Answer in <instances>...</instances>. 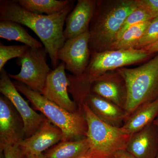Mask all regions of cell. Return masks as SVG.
<instances>
[{
    "label": "cell",
    "instance_id": "obj_1",
    "mask_svg": "<svg viewBox=\"0 0 158 158\" xmlns=\"http://www.w3.org/2000/svg\"><path fill=\"white\" fill-rule=\"evenodd\" d=\"M73 7L72 1L61 12L45 15L27 11L15 0H2L0 2V20L15 22L34 31L42 41L55 69L60 64L57 54L65 43L64 27Z\"/></svg>",
    "mask_w": 158,
    "mask_h": 158
},
{
    "label": "cell",
    "instance_id": "obj_2",
    "mask_svg": "<svg viewBox=\"0 0 158 158\" xmlns=\"http://www.w3.org/2000/svg\"><path fill=\"white\" fill-rule=\"evenodd\" d=\"M13 83L18 90L27 97L35 110L41 112L62 131L63 135L62 141H74L86 138L88 125L83 111L69 112L23 83L17 81Z\"/></svg>",
    "mask_w": 158,
    "mask_h": 158
},
{
    "label": "cell",
    "instance_id": "obj_3",
    "mask_svg": "<svg viewBox=\"0 0 158 158\" xmlns=\"http://www.w3.org/2000/svg\"><path fill=\"white\" fill-rule=\"evenodd\" d=\"M138 7L137 1H121L107 11L103 10L97 2L89 29L91 52L111 49L125 20Z\"/></svg>",
    "mask_w": 158,
    "mask_h": 158
},
{
    "label": "cell",
    "instance_id": "obj_4",
    "mask_svg": "<svg viewBox=\"0 0 158 158\" xmlns=\"http://www.w3.org/2000/svg\"><path fill=\"white\" fill-rule=\"evenodd\" d=\"M88 125L86 138L89 158H113L119 151L126 149L131 135L122 127L110 125L99 119L86 102L81 107Z\"/></svg>",
    "mask_w": 158,
    "mask_h": 158
},
{
    "label": "cell",
    "instance_id": "obj_5",
    "mask_svg": "<svg viewBox=\"0 0 158 158\" xmlns=\"http://www.w3.org/2000/svg\"><path fill=\"white\" fill-rule=\"evenodd\" d=\"M127 89L124 110L128 117L142 105L158 98V52L144 65L133 69L120 68Z\"/></svg>",
    "mask_w": 158,
    "mask_h": 158
},
{
    "label": "cell",
    "instance_id": "obj_6",
    "mask_svg": "<svg viewBox=\"0 0 158 158\" xmlns=\"http://www.w3.org/2000/svg\"><path fill=\"white\" fill-rule=\"evenodd\" d=\"M150 56L142 49L92 52L90 62L84 73L79 77L72 76V80L79 88L90 90L92 83L106 72L143 61Z\"/></svg>",
    "mask_w": 158,
    "mask_h": 158
},
{
    "label": "cell",
    "instance_id": "obj_7",
    "mask_svg": "<svg viewBox=\"0 0 158 158\" xmlns=\"http://www.w3.org/2000/svg\"><path fill=\"white\" fill-rule=\"evenodd\" d=\"M45 48H30L18 62L21 66L17 74H9L11 78L23 83L31 90L41 94L48 75L52 70L47 63Z\"/></svg>",
    "mask_w": 158,
    "mask_h": 158
},
{
    "label": "cell",
    "instance_id": "obj_8",
    "mask_svg": "<svg viewBox=\"0 0 158 158\" xmlns=\"http://www.w3.org/2000/svg\"><path fill=\"white\" fill-rule=\"evenodd\" d=\"M0 73V92L11 102L21 117L26 138L31 137L46 118L30 107L11 81L5 69L3 68Z\"/></svg>",
    "mask_w": 158,
    "mask_h": 158
},
{
    "label": "cell",
    "instance_id": "obj_9",
    "mask_svg": "<svg viewBox=\"0 0 158 158\" xmlns=\"http://www.w3.org/2000/svg\"><path fill=\"white\" fill-rule=\"evenodd\" d=\"M89 40L90 34L88 31L66 40L57 54L59 61L64 62L66 69L74 76L82 75L90 62L91 52Z\"/></svg>",
    "mask_w": 158,
    "mask_h": 158
},
{
    "label": "cell",
    "instance_id": "obj_10",
    "mask_svg": "<svg viewBox=\"0 0 158 158\" xmlns=\"http://www.w3.org/2000/svg\"><path fill=\"white\" fill-rule=\"evenodd\" d=\"M22 119L11 102L0 97V151L9 145L19 144L24 139Z\"/></svg>",
    "mask_w": 158,
    "mask_h": 158
},
{
    "label": "cell",
    "instance_id": "obj_11",
    "mask_svg": "<svg viewBox=\"0 0 158 158\" xmlns=\"http://www.w3.org/2000/svg\"><path fill=\"white\" fill-rule=\"evenodd\" d=\"M65 69V63L62 62L52 70L41 94L69 112L75 113L78 111L77 104L69 95V81Z\"/></svg>",
    "mask_w": 158,
    "mask_h": 158
},
{
    "label": "cell",
    "instance_id": "obj_12",
    "mask_svg": "<svg viewBox=\"0 0 158 158\" xmlns=\"http://www.w3.org/2000/svg\"><path fill=\"white\" fill-rule=\"evenodd\" d=\"M63 138L62 131L46 118L32 135L23 139L19 144L23 155L40 154L62 141Z\"/></svg>",
    "mask_w": 158,
    "mask_h": 158
},
{
    "label": "cell",
    "instance_id": "obj_13",
    "mask_svg": "<svg viewBox=\"0 0 158 158\" xmlns=\"http://www.w3.org/2000/svg\"><path fill=\"white\" fill-rule=\"evenodd\" d=\"M97 2L94 0H78L76 6L65 20L63 34L65 41L89 31Z\"/></svg>",
    "mask_w": 158,
    "mask_h": 158
},
{
    "label": "cell",
    "instance_id": "obj_14",
    "mask_svg": "<svg viewBox=\"0 0 158 158\" xmlns=\"http://www.w3.org/2000/svg\"><path fill=\"white\" fill-rule=\"evenodd\" d=\"M126 150L136 158H156L158 155V128L153 123L131 135Z\"/></svg>",
    "mask_w": 158,
    "mask_h": 158
},
{
    "label": "cell",
    "instance_id": "obj_15",
    "mask_svg": "<svg viewBox=\"0 0 158 158\" xmlns=\"http://www.w3.org/2000/svg\"><path fill=\"white\" fill-rule=\"evenodd\" d=\"M90 92L112 102L124 109L126 102L127 89L123 78L105 73L92 83Z\"/></svg>",
    "mask_w": 158,
    "mask_h": 158
},
{
    "label": "cell",
    "instance_id": "obj_16",
    "mask_svg": "<svg viewBox=\"0 0 158 158\" xmlns=\"http://www.w3.org/2000/svg\"><path fill=\"white\" fill-rule=\"evenodd\" d=\"M85 102L99 119L113 126L121 127L128 118L124 109L95 94L90 92Z\"/></svg>",
    "mask_w": 158,
    "mask_h": 158
},
{
    "label": "cell",
    "instance_id": "obj_17",
    "mask_svg": "<svg viewBox=\"0 0 158 158\" xmlns=\"http://www.w3.org/2000/svg\"><path fill=\"white\" fill-rule=\"evenodd\" d=\"M158 116V98L142 105L125 121L122 127L132 135L153 123Z\"/></svg>",
    "mask_w": 158,
    "mask_h": 158
},
{
    "label": "cell",
    "instance_id": "obj_18",
    "mask_svg": "<svg viewBox=\"0 0 158 158\" xmlns=\"http://www.w3.org/2000/svg\"><path fill=\"white\" fill-rule=\"evenodd\" d=\"M88 149L86 137L74 141H60L44 154L46 158H80L86 155Z\"/></svg>",
    "mask_w": 158,
    "mask_h": 158
},
{
    "label": "cell",
    "instance_id": "obj_19",
    "mask_svg": "<svg viewBox=\"0 0 158 158\" xmlns=\"http://www.w3.org/2000/svg\"><path fill=\"white\" fill-rule=\"evenodd\" d=\"M0 37L22 43L31 48H43L42 44L31 36L22 25L11 21H1Z\"/></svg>",
    "mask_w": 158,
    "mask_h": 158
},
{
    "label": "cell",
    "instance_id": "obj_20",
    "mask_svg": "<svg viewBox=\"0 0 158 158\" xmlns=\"http://www.w3.org/2000/svg\"><path fill=\"white\" fill-rule=\"evenodd\" d=\"M22 8L35 14L52 15L64 10L71 2L69 0H15Z\"/></svg>",
    "mask_w": 158,
    "mask_h": 158
},
{
    "label": "cell",
    "instance_id": "obj_21",
    "mask_svg": "<svg viewBox=\"0 0 158 158\" xmlns=\"http://www.w3.org/2000/svg\"><path fill=\"white\" fill-rule=\"evenodd\" d=\"M151 21L138 24L128 29L114 43L111 50L135 48L144 35Z\"/></svg>",
    "mask_w": 158,
    "mask_h": 158
},
{
    "label": "cell",
    "instance_id": "obj_22",
    "mask_svg": "<svg viewBox=\"0 0 158 158\" xmlns=\"http://www.w3.org/2000/svg\"><path fill=\"white\" fill-rule=\"evenodd\" d=\"M152 19V18L146 10L138 6V8L133 11L125 20L120 31L117 34L116 41L120 38L125 31L131 27Z\"/></svg>",
    "mask_w": 158,
    "mask_h": 158
},
{
    "label": "cell",
    "instance_id": "obj_23",
    "mask_svg": "<svg viewBox=\"0 0 158 158\" xmlns=\"http://www.w3.org/2000/svg\"><path fill=\"white\" fill-rule=\"evenodd\" d=\"M30 48L26 45L6 46L0 45V71L10 59L23 57Z\"/></svg>",
    "mask_w": 158,
    "mask_h": 158
},
{
    "label": "cell",
    "instance_id": "obj_24",
    "mask_svg": "<svg viewBox=\"0 0 158 158\" xmlns=\"http://www.w3.org/2000/svg\"><path fill=\"white\" fill-rule=\"evenodd\" d=\"M158 40V19L151 21L145 33L136 47V49H142Z\"/></svg>",
    "mask_w": 158,
    "mask_h": 158
},
{
    "label": "cell",
    "instance_id": "obj_25",
    "mask_svg": "<svg viewBox=\"0 0 158 158\" xmlns=\"http://www.w3.org/2000/svg\"><path fill=\"white\" fill-rule=\"evenodd\" d=\"M139 7L148 12L153 19H158V0H137Z\"/></svg>",
    "mask_w": 158,
    "mask_h": 158
},
{
    "label": "cell",
    "instance_id": "obj_26",
    "mask_svg": "<svg viewBox=\"0 0 158 158\" xmlns=\"http://www.w3.org/2000/svg\"><path fill=\"white\" fill-rule=\"evenodd\" d=\"M3 153L4 158H23L24 157L19 144L7 146L3 150Z\"/></svg>",
    "mask_w": 158,
    "mask_h": 158
},
{
    "label": "cell",
    "instance_id": "obj_27",
    "mask_svg": "<svg viewBox=\"0 0 158 158\" xmlns=\"http://www.w3.org/2000/svg\"><path fill=\"white\" fill-rule=\"evenodd\" d=\"M113 158H136L126 149L121 150L116 153Z\"/></svg>",
    "mask_w": 158,
    "mask_h": 158
},
{
    "label": "cell",
    "instance_id": "obj_28",
    "mask_svg": "<svg viewBox=\"0 0 158 158\" xmlns=\"http://www.w3.org/2000/svg\"><path fill=\"white\" fill-rule=\"evenodd\" d=\"M142 49L146 51L148 53L152 54L158 52V40L156 42L153 43L150 45L147 46L142 48Z\"/></svg>",
    "mask_w": 158,
    "mask_h": 158
},
{
    "label": "cell",
    "instance_id": "obj_29",
    "mask_svg": "<svg viewBox=\"0 0 158 158\" xmlns=\"http://www.w3.org/2000/svg\"><path fill=\"white\" fill-rule=\"evenodd\" d=\"M24 158H46L44 153L40 154H26L24 155Z\"/></svg>",
    "mask_w": 158,
    "mask_h": 158
},
{
    "label": "cell",
    "instance_id": "obj_30",
    "mask_svg": "<svg viewBox=\"0 0 158 158\" xmlns=\"http://www.w3.org/2000/svg\"><path fill=\"white\" fill-rule=\"evenodd\" d=\"M153 123H154V124H155L158 128V116L156 118L155 120L154 121Z\"/></svg>",
    "mask_w": 158,
    "mask_h": 158
},
{
    "label": "cell",
    "instance_id": "obj_31",
    "mask_svg": "<svg viewBox=\"0 0 158 158\" xmlns=\"http://www.w3.org/2000/svg\"><path fill=\"white\" fill-rule=\"evenodd\" d=\"M80 158H88V157L87 156H83L81 157Z\"/></svg>",
    "mask_w": 158,
    "mask_h": 158
},
{
    "label": "cell",
    "instance_id": "obj_32",
    "mask_svg": "<svg viewBox=\"0 0 158 158\" xmlns=\"http://www.w3.org/2000/svg\"><path fill=\"white\" fill-rule=\"evenodd\" d=\"M156 158H158V155L157 156V157Z\"/></svg>",
    "mask_w": 158,
    "mask_h": 158
},
{
    "label": "cell",
    "instance_id": "obj_33",
    "mask_svg": "<svg viewBox=\"0 0 158 158\" xmlns=\"http://www.w3.org/2000/svg\"><path fill=\"white\" fill-rule=\"evenodd\" d=\"M23 158H24V157H23Z\"/></svg>",
    "mask_w": 158,
    "mask_h": 158
}]
</instances>
